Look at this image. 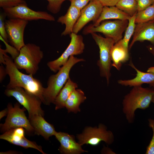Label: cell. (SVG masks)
Masks as SVG:
<instances>
[{"instance_id":"1","label":"cell","mask_w":154,"mask_h":154,"mask_svg":"<svg viewBox=\"0 0 154 154\" xmlns=\"http://www.w3.org/2000/svg\"><path fill=\"white\" fill-rule=\"evenodd\" d=\"M5 68L10 81L7 88L16 87L23 88L26 91L38 97L44 103L43 93L44 88L41 82L33 77L31 74L28 75L22 73L15 65L13 58L4 53Z\"/></svg>"},{"instance_id":"2","label":"cell","mask_w":154,"mask_h":154,"mask_svg":"<svg viewBox=\"0 0 154 154\" xmlns=\"http://www.w3.org/2000/svg\"><path fill=\"white\" fill-rule=\"evenodd\" d=\"M154 94V89L135 86L124 97L122 102V111L129 123H133L135 111L138 109L144 110L148 108Z\"/></svg>"},{"instance_id":"3","label":"cell","mask_w":154,"mask_h":154,"mask_svg":"<svg viewBox=\"0 0 154 154\" xmlns=\"http://www.w3.org/2000/svg\"><path fill=\"white\" fill-rule=\"evenodd\" d=\"M84 61L83 58L71 56L67 62L60 68L56 74L49 77L47 87L44 88L43 93V104L49 105L54 103L56 98L70 78L69 73L72 68L77 63Z\"/></svg>"},{"instance_id":"4","label":"cell","mask_w":154,"mask_h":154,"mask_svg":"<svg viewBox=\"0 0 154 154\" xmlns=\"http://www.w3.org/2000/svg\"><path fill=\"white\" fill-rule=\"evenodd\" d=\"M43 56V52L40 46L29 43L21 48L14 62L19 69H24L27 73L33 75L38 70L39 64Z\"/></svg>"},{"instance_id":"5","label":"cell","mask_w":154,"mask_h":154,"mask_svg":"<svg viewBox=\"0 0 154 154\" xmlns=\"http://www.w3.org/2000/svg\"><path fill=\"white\" fill-rule=\"evenodd\" d=\"M93 39L98 46L100 58L97 62L100 75L106 78L107 84H109L111 74V52L115 42L112 38H104L96 33L91 34Z\"/></svg>"},{"instance_id":"6","label":"cell","mask_w":154,"mask_h":154,"mask_svg":"<svg viewBox=\"0 0 154 154\" xmlns=\"http://www.w3.org/2000/svg\"><path fill=\"white\" fill-rule=\"evenodd\" d=\"M76 138L78 142L82 146L84 144L96 146L102 141L110 145L114 140L113 132L108 130L107 127L102 123H100L98 127H86L81 133L77 135Z\"/></svg>"},{"instance_id":"7","label":"cell","mask_w":154,"mask_h":154,"mask_svg":"<svg viewBox=\"0 0 154 154\" xmlns=\"http://www.w3.org/2000/svg\"><path fill=\"white\" fill-rule=\"evenodd\" d=\"M8 113L5 121L0 124V131L3 133L10 129L19 127L24 128L27 132H34L29 119L26 116V109L21 108L20 104L16 103L13 106L11 103L7 106Z\"/></svg>"},{"instance_id":"8","label":"cell","mask_w":154,"mask_h":154,"mask_svg":"<svg viewBox=\"0 0 154 154\" xmlns=\"http://www.w3.org/2000/svg\"><path fill=\"white\" fill-rule=\"evenodd\" d=\"M5 94L8 97H13L27 110L29 118L35 115L43 117L44 112L41 107L42 102L37 96L31 94L22 88L16 87L11 89L6 88Z\"/></svg>"},{"instance_id":"9","label":"cell","mask_w":154,"mask_h":154,"mask_svg":"<svg viewBox=\"0 0 154 154\" xmlns=\"http://www.w3.org/2000/svg\"><path fill=\"white\" fill-rule=\"evenodd\" d=\"M128 23V20H117L107 21L101 23L96 26L92 24L85 27L83 34L87 35L92 33H101L106 37L111 38L115 43L122 39V34L125 30Z\"/></svg>"},{"instance_id":"10","label":"cell","mask_w":154,"mask_h":154,"mask_svg":"<svg viewBox=\"0 0 154 154\" xmlns=\"http://www.w3.org/2000/svg\"><path fill=\"white\" fill-rule=\"evenodd\" d=\"M70 35V42L64 52L58 58L47 63L49 69L54 72H58L67 62L71 56L80 54L84 52L85 44L82 36L73 33Z\"/></svg>"},{"instance_id":"11","label":"cell","mask_w":154,"mask_h":154,"mask_svg":"<svg viewBox=\"0 0 154 154\" xmlns=\"http://www.w3.org/2000/svg\"><path fill=\"white\" fill-rule=\"evenodd\" d=\"M3 9L7 16L10 18L19 19L28 21L39 19L49 21L55 20L54 17L47 12L34 11L29 7L27 4Z\"/></svg>"},{"instance_id":"12","label":"cell","mask_w":154,"mask_h":154,"mask_svg":"<svg viewBox=\"0 0 154 154\" xmlns=\"http://www.w3.org/2000/svg\"><path fill=\"white\" fill-rule=\"evenodd\" d=\"M28 21L19 19L10 18L5 21L8 40L18 51L25 44L24 34Z\"/></svg>"},{"instance_id":"13","label":"cell","mask_w":154,"mask_h":154,"mask_svg":"<svg viewBox=\"0 0 154 154\" xmlns=\"http://www.w3.org/2000/svg\"><path fill=\"white\" fill-rule=\"evenodd\" d=\"M104 6L98 0H92L81 10L80 16L73 28L72 32L77 33L88 23H95L100 17Z\"/></svg>"},{"instance_id":"14","label":"cell","mask_w":154,"mask_h":154,"mask_svg":"<svg viewBox=\"0 0 154 154\" xmlns=\"http://www.w3.org/2000/svg\"><path fill=\"white\" fill-rule=\"evenodd\" d=\"M24 129L19 127L10 129L0 135V139L25 149L33 148L43 154H46L43 151L41 146L35 142L29 140L25 137Z\"/></svg>"},{"instance_id":"15","label":"cell","mask_w":154,"mask_h":154,"mask_svg":"<svg viewBox=\"0 0 154 154\" xmlns=\"http://www.w3.org/2000/svg\"><path fill=\"white\" fill-rule=\"evenodd\" d=\"M54 136L60 143L58 150L61 154H80L88 152V151L83 149L82 146L76 142L75 137L73 135L56 131Z\"/></svg>"},{"instance_id":"16","label":"cell","mask_w":154,"mask_h":154,"mask_svg":"<svg viewBox=\"0 0 154 154\" xmlns=\"http://www.w3.org/2000/svg\"><path fill=\"white\" fill-rule=\"evenodd\" d=\"M29 119L36 134L42 136L47 140L50 137L54 136L56 131L54 125L47 122L43 116L35 115Z\"/></svg>"},{"instance_id":"17","label":"cell","mask_w":154,"mask_h":154,"mask_svg":"<svg viewBox=\"0 0 154 154\" xmlns=\"http://www.w3.org/2000/svg\"><path fill=\"white\" fill-rule=\"evenodd\" d=\"M133 35L129 49L136 41L147 40L154 44V23L149 21L137 24Z\"/></svg>"},{"instance_id":"18","label":"cell","mask_w":154,"mask_h":154,"mask_svg":"<svg viewBox=\"0 0 154 154\" xmlns=\"http://www.w3.org/2000/svg\"><path fill=\"white\" fill-rule=\"evenodd\" d=\"M129 65L133 68L136 72V76L134 78L127 80H120L118 83L122 86L133 87L141 86L143 84H150L154 87V73L144 72L138 69L131 61Z\"/></svg>"},{"instance_id":"19","label":"cell","mask_w":154,"mask_h":154,"mask_svg":"<svg viewBox=\"0 0 154 154\" xmlns=\"http://www.w3.org/2000/svg\"><path fill=\"white\" fill-rule=\"evenodd\" d=\"M81 10L76 7L70 5L65 14L58 18L57 22L65 26L61 36L70 35L72 32L74 27L80 16Z\"/></svg>"},{"instance_id":"20","label":"cell","mask_w":154,"mask_h":154,"mask_svg":"<svg viewBox=\"0 0 154 154\" xmlns=\"http://www.w3.org/2000/svg\"><path fill=\"white\" fill-rule=\"evenodd\" d=\"M128 48L124 45L122 39L115 43L111 52L112 66L119 70L123 63L129 59Z\"/></svg>"},{"instance_id":"21","label":"cell","mask_w":154,"mask_h":154,"mask_svg":"<svg viewBox=\"0 0 154 154\" xmlns=\"http://www.w3.org/2000/svg\"><path fill=\"white\" fill-rule=\"evenodd\" d=\"M131 17L116 6H104L99 18L93 24L94 26L99 25L103 21L110 19L128 20Z\"/></svg>"},{"instance_id":"22","label":"cell","mask_w":154,"mask_h":154,"mask_svg":"<svg viewBox=\"0 0 154 154\" xmlns=\"http://www.w3.org/2000/svg\"><path fill=\"white\" fill-rule=\"evenodd\" d=\"M84 92L80 89H75L71 93L66 102L65 107L68 113H77L80 111V106L86 99Z\"/></svg>"},{"instance_id":"23","label":"cell","mask_w":154,"mask_h":154,"mask_svg":"<svg viewBox=\"0 0 154 154\" xmlns=\"http://www.w3.org/2000/svg\"><path fill=\"white\" fill-rule=\"evenodd\" d=\"M78 87L77 83L71 80H68L55 98L54 102L56 110L65 107L66 101L72 92Z\"/></svg>"},{"instance_id":"24","label":"cell","mask_w":154,"mask_h":154,"mask_svg":"<svg viewBox=\"0 0 154 154\" xmlns=\"http://www.w3.org/2000/svg\"><path fill=\"white\" fill-rule=\"evenodd\" d=\"M154 19V3L145 9L138 11L135 17L136 24L147 23Z\"/></svg>"},{"instance_id":"25","label":"cell","mask_w":154,"mask_h":154,"mask_svg":"<svg viewBox=\"0 0 154 154\" xmlns=\"http://www.w3.org/2000/svg\"><path fill=\"white\" fill-rule=\"evenodd\" d=\"M116 6L131 17L138 11L135 0H119Z\"/></svg>"},{"instance_id":"26","label":"cell","mask_w":154,"mask_h":154,"mask_svg":"<svg viewBox=\"0 0 154 154\" xmlns=\"http://www.w3.org/2000/svg\"><path fill=\"white\" fill-rule=\"evenodd\" d=\"M136 13L131 17L128 20V25L125 30L124 37L121 39L124 45L127 48L129 40L134 34L136 26L135 20Z\"/></svg>"},{"instance_id":"27","label":"cell","mask_w":154,"mask_h":154,"mask_svg":"<svg viewBox=\"0 0 154 154\" xmlns=\"http://www.w3.org/2000/svg\"><path fill=\"white\" fill-rule=\"evenodd\" d=\"M48 4L47 9L49 11L54 14H57L60 10L61 5L65 1L70 0H46Z\"/></svg>"},{"instance_id":"28","label":"cell","mask_w":154,"mask_h":154,"mask_svg":"<svg viewBox=\"0 0 154 154\" xmlns=\"http://www.w3.org/2000/svg\"><path fill=\"white\" fill-rule=\"evenodd\" d=\"M149 125L153 131V136L149 145L146 148L145 154H154V119H148Z\"/></svg>"},{"instance_id":"29","label":"cell","mask_w":154,"mask_h":154,"mask_svg":"<svg viewBox=\"0 0 154 154\" xmlns=\"http://www.w3.org/2000/svg\"><path fill=\"white\" fill-rule=\"evenodd\" d=\"M23 4H27L24 0H0V7L3 8L13 7Z\"/></svg>"},{"instance_id":"30","label":"cell","mask_w":154,"mask_h":154,"mask_svg":"<svg viewBox=\"0 0 154 154\" xmlns=\"http://www.w3.org/2000/svg\"><path fill=\"white\" fill-rule=\"evenodd\" d=\"M7 16L5 13H1L0 14V34L1 36L6 42L8 41L5 27V19Z\"/></svg>"},{"instance_id":"31","label":"cell","mask_w":154,"mask_h":154,"mask_svg":"<svg viewBox=\"0 0 154 154\" xmlns=\"http://www.w3.org/2000/svg\"><path fill=\"white\" fill-rule=\"evenodd\" d=\"M0 38L4 42L6 45V48L5 50L1 48L2 51L4 53H9L11 55L12 58L14 59L19 54V51L13 46H11L8 44L7 42H6L0 36Z\"/></svg>"},{"instance_id":"32","label":"cell","mask_w":154,"mask_h":154,"mask_svg":"<svg viewBox=\"0 0 154 154\" xmlns=\"http://www.w3.org/2000/svg\"><path fill=\"white\" fill-rule=\"evenodd\" d=\"M138 11L143 10L154 3L153 0H135Z\"/></svg>"},{"instance_id":"33","label":"cell","mask_w":154,"mask_h":154,"mask_svg":"<svg viewBox=\"0 0 154 154\" xmlns=\"http://www.w3.org/2000/svg\"><path fill=\"white\" fill-rule=\"evenodd\" d=\"M92 0H70L71 5H74L80 10L85 7Z\"/></svg>"},{"instance_id":"34","label":"cell","mask_w":154,"mask_h":154,"mask_svg":"<svg viewBox=\"0 0 154 154\" xmlns=\"http://www.w3.org/2000/svg\"><path fill=\"white\" fill-rule=\"evenodd\" d=\"M104 6L112 7L116 6L119 0H98Z\"/></svg>"},{"instance_id":"35","label":"cell","mask_w":154,"mask_h":154,"mask_svg":"<svg viewBox=\"0 0 154 154\" xmlns=\"http://www.w3.org/2000/svg\"><path fill=\"white\" fill-rule=\"evenodd\" d=\"M5 68L3 65L0 66V81L2 82L7 75Z\"/></svg>"},{"instance_id":"36","label":"cell","mask_w":154,"mask_h":154,"mask_svg":"<svg viewBox=\"0 0 154 154\" xmlns=\"http://www.w3.org/2000/svg\"><path fill=\"white\" fill-rule=\"evenodd\" d=\"M101 153L103 154H115L110 148L104 146L101 151Z\"/></svg>"},{"instance_id":"37","label":"cell","mask_w":154,"mask_h":154,"mask_svg":"<svg viewBox=\"0 0 154 154\" xmlns=\"http://www.w3.org/2000/svg\"><path fill=\"white\" fill-rule=\"evenodd\" d=\"M8 110L7 108L1 111L0 112V119H1L3 117L6 116Z\"/></svg>"},{"instance_id":"38","label":"cell","mask_w":154,"mask_h":154,"mask_svg":"<svg viewBox=\"0 0 154 154\" xmlns=\"http://www.w3.org/2000/svg\"><path fill=\"white\" fill-rule=\"evenodd\" d=\"M147 72L154 73V66L149 68L147 70Z\"/></svg>"},{"instance_id":"39","label":"cell","mask_w":154,"mask_h":154,"mask_svg":"<svg viewBox=\"0 0 154 154\" xmlns=\"http://www.w3.org/2000/svg\"><path fill=\"white\" fill-rule=\"evenodd\" d=\"M149 49L151 52L154 54V46L150 48Z\"/></svg>"},{"instance_id":"40","label":"cell","mask_w":154,"mask_h":154,"mask_svg":"<svg viewBox=\"0 0 154 154\" xmlns=\"http://www.w3.org/2000/svg\"><path fill=\"white\" fill-rule=\"evenodd\" d=\"M151 102H153L154 104V94L153 96Z\"/></svg>"},{"instance_id":"41","label":"cell","mask_w":154,"mask_h":154,"mask_svg":"<svg viewBox=\"0 0 154 154\" xmlns=\"http://www.w3.org/2000/svg\"><path fill=\"white\" fill-rule=\"evenodd\" d=\"M151 21V22H152L154 23V19L153 20H152V21Z\"/></svg>"},{"instance_id":"42","label":"cell","mask_w":154,"mask_h":154,"mask_svg":"<svg viewBox=\"0 0 154 154\" xmlns=\"http://www.w3.org/2000/svg\"><path fill=\"white\" fill-rule=\"evenodd\" d=\"M153 0L154 1V0Z\"/></svg>"}]
</instances>
